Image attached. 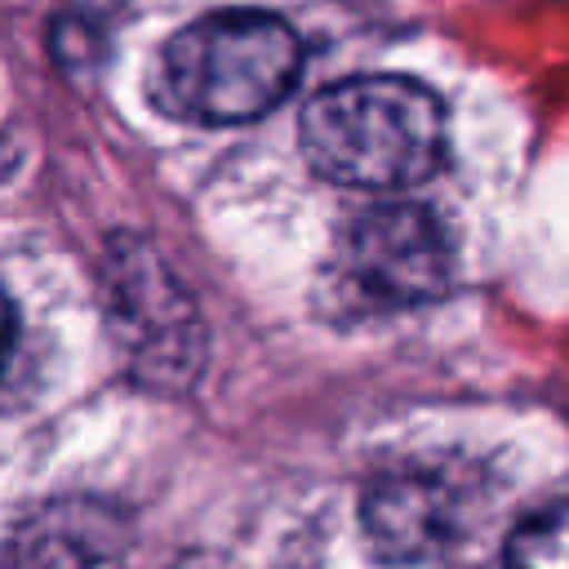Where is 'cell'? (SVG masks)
<instances>
[{
    "label": "cell",
    "instance_id": "6da1fadb",
    "mask_svg": "<svg viewBox=\"0 0 569 569\" xmlns=\"http://www.w3.org/2000/svg\"><path fill=\"white\" fill-rule=\"evenodd\" d=\"M449 147L445 102L409 76H351L302 111V156L338 187L400 191L427 182Z\"/></svg>",
    "mask_w": 569,
    "mask_h": 569
},
{
    "label": "cell",
    "instance_id": "7a4b0ae2",
    "mask_svg": "<svg viewBox=\"0 0 569 569\" xmlns=\"http://www.w3.org/2000/svg\"><path fill=\"white\" fill-rule=\"evenodd\" d=\"M302 76V40L276 13H209L169 36L156 98L191 124H244L267 116Z\"/></svg>",
    "mask_w": 569,
    "mask_h": 569
},
{
    "label": "cell",
    "instance_id": "5b68a950",
    "mask_svg": "<svg viewBox=\"0 0 569 569\" xmlns=\"http://www.w3.org/2000/svg\"><path fill=\"white\" fill-rule=\"evenodd\" d=\"M507 569H569V498L533 511L511 533Z\"/></svg>",
    "mask_w": 569,
    "mask_h": 569
},
{
    "label": "cell",
    "instance_id": "3957f363",
    "mask_svg": "<svg viewBox=\"0 0 569 569\" xmlns=\"http://www.w3.org/2000/svg\"><path fill=\"white\" fill-rule=\"evenodd\" d=\"M342 267L360 298L378 307H418L445 293L453 244L422 204H373L342 240Z\"/></svg>",
    "mask_w": 569,
    "mask_h": 569
},
{
    "label": "cell",
    "instance_id": "277c9868",
    "mask_svg": "<svg viewBox=\"0 0 569 569\" xmlns=\"http://www.w3.org/2000/svg\"><path fill=\"white\" fill-rule=\"evenodd\" d=\"M458 520V498L440 476L405 471L387 476L365 493V529L373 547L391 560L431 556Z\"/></svg>",
    "mask_w": 569,
    "mask_h": 569
},
{
    "label": "cell",
    "instance_id": "8992f818",
    "mask_svg": "<svg viewBox=\"0 0 569 569\" xmlns=\"http://www.w3.org/2000/svg\"><path fill=\"white\" fill-rule=\"evenodd\" d=\"M13 333H18V316H13L9 293L0 289V369H4V360H9V351H13Z\"/></svg>",
    "mask_w": 569,
    "mask_h": 569
}]
</instances>
